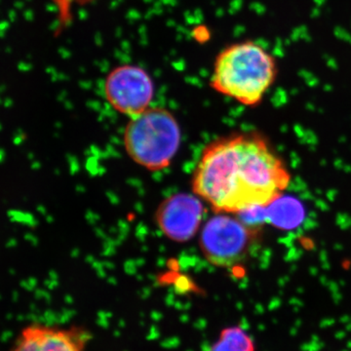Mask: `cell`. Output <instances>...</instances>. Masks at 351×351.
<instances>
[{"label":"cell","mask_w":351,"mask_h":351,"mask_svg":"<svg viewBox=\"0 0 351 351\" xmlns=\"http://www.w3.org/2000/svg\"><path fill=\"white\" fill-rule=\"evenodd\" d=\"M291 180L287 164L265 136L247 131L210 143L191 184L215 213L237 215L269 207L282 197Z\"/></svg>","instance_id":"6da1fadb"},{"label":"cell","mask_w":351,"mask_h":351,"mask_svg":"<svg viewBox=\"0 0 351 351\" xmlns=\"http://www.w3.org/2000/svg\"><path fill=\"white\" fill-rule=\"evenodd\" d=\"M277 73L276 58L267 48L256 41H241L219 53L211 87L241 105L256 107L274 86Z\"/></svg>","instance_id":"7a4b0ae2"},{"label":"cell","mask_w":351,"mask_h":351,"mask_svg":"<svg viewBox=\"0 0 351 351\" xmlns=\"http://www.w3.org/2000/svg\"><path fill=\"white\" fill-rule=\"evenodd\" d=\"M182 131L172 112L149 108L131 117L124 130L123 144L129 157L147 170L169 167L179 152Z\"/></svg>","instance_id":"3957f363"},{"label":"cell","mask_w":351,"mask_h":351,"mask_svg":"<svg viewBox=\"0 0 351 351\" xmlns=\"http://www.w3.org/2000/svg\"><path fill=\"white\" fill-rule=\"evenodd\" d=\"M262 226L246 223L235 214L216 213L200 233L205 260L219 269H233L246 263L262 243Z\"/></svg>","instance_id":"277c9868"},{"label":"cell","mask_w":351,"mask_h":351,"mask_svg":"<svg viewBox=\"0 0 351 351\" xmlns=\"http://www.w3.org/2000/svg\"><path fill=\"white\" fill-rule=\"evenodd\" d=\"M104 90L108 104L117 112L134 117L151 108L154 83L145 69L122 64L108 73Z\"/></svg>","instance_id":"5b68a950"},{"label":"cell","mask_w":351,"mask_h":351,"mask_svg":"<svg viewBox=\"0 0 351 351\" xmlns=\"http://www.w3.org/2000/svg\"><path fill=\"white\" fill-rule=\"evenodd\" d=\"M203 201L191 193H176L160 203L156 212V221L167 239L184 243L195 237L205 215Z\"/></svg>","instance_id":"8992f818"},{"label":"cell","mask_w":351,"mask_h":351,"mask_svg":"<svg viewBox=\"0 0 351 351\" xmlns=\"http://www.w3.org/2000/svg\"><path fill=\"white\" fill-rule=\"evenodd\" d=\"M91 339L83 327L32 323L21 330L9 351H85Z\"/></svg>","instance_id":"52a82bcc"},{"label":"cell","mask_w":351,"mask_h":351,"mask_svg":"<svg viewBox=\"0 0 351 351\" xmlns=\"http://www.w3.org/2000/svg\"><path fill=\"white\" fill-rule=\"evenodd\" d=\"M207 351H256V343L243 327L232 325L219 332L218 339Z\"/></svg>","instance_id":"ba28073f"},{"label":"cell","mask_w":351,"mask_h":351,"mask_svg":"<svg viewBox=\"0 0 351 351\" xmlns=\"http://www.w3.org/2000/svg\"><path fill=\"white\" fill-rule=\"evenodd\" d=\"M298 212L299 211H297L295 203L285 202L280 204L276 212L270 214V221H276L281 226H289L291 223L297 221L295 214H298Z\"/></svg>","instance_id":"9c48e42d"}]
</instances>
